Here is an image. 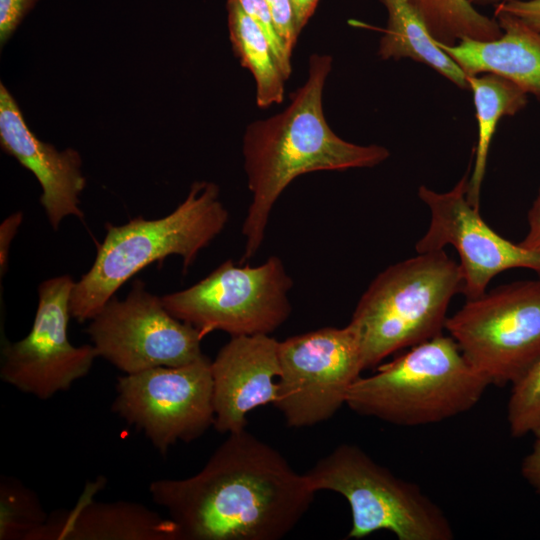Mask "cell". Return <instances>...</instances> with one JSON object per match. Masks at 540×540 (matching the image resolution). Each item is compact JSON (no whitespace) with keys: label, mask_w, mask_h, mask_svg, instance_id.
<instances>
[{"label":"cell","mask_w":540,"mask_h":540,"mask_svg":"<svg viewBox=\"0 0 540 540\" xmlns=\"http://www.w3.org/2000/svg\"><path fill=\"white\" fill-rule=\"evenodd\" d=\"M22 212H16L8 216L0 226V272L1 277L7 269L8 253L11 242L22 223Z\"/></svg>","instance_id":"cell-28"},{"label":"cell","mask_w":540,"mask_h":540,"mask_svg":"<svg viewBox=\"0 0 540 540\" xmlns=\"http://www.w3.org/2000/svg\"><path fill=\"white\" fill-rule=\"evenodd\" d=\"M242 10L248 15L252 20H254L264 31L267 36L270 45L276 55V58L279 62V65L287 77L291 75L292 65H291V56L280 37L278 36L270 10L265 0H235Z\"/></svg>","instance_id":"cell-24"},{"label":"cell","mask_w":540,"mask_h":540,"mask_svg":"<svg viewBox=\"0 0 540 540\" xmlns=\"http://www.w3.org/2000/svg\"><path fill=\"white\" fill-rule=\"evenodd\" d=\"M74 284L70 275L43 281L38 287V306L30 332L2 346L0 378L40 400L68 390L89 373L98 357L93 345L74 346L68 338Z\"/></svg>","instance_id":"cell-12"},{"label":"cell","mask_w":540,"mask_h":540,"mask_svg":"<svg viewBox=\"0 0 540 540\" xmlns=\"http://www.w3.org/2000/svg\"><path fill=\"white\" fill-rule=\"evenodd\" d=\"M295 16V24L297 33L301 31L312 17L319 0H291Z\"/></svg>","instance_id":"cell-31"},{"label":"cell","mask_w":540,"mask_h":540,"mask_svg":"<svg viewBox=\"0 0 540 540\" xmlns=\"http://www.w3.org/2000/svg\"><path fill=\"white\" fill-rule=\"evenodd\" d=\"M388 14L377 54L382 60L409 58L423 63L457 87L468 90L467 76L431 36L406 0H380Z\"/></svg>","instance_id":"cell-18"},{"label":"cell","mask_w":540,"mask_h":540,"mask_svg":"<svg viewBox=\"0 0 540 540\" xmlns=\"http://www.w3.org/2000/svg\"><path fill=\"white\" fill-rule=\"evenodd\" d=\"M445 329L491 385H512L540 359V278L466 299Z\"/></svg>","instance_id":"cell-8"},{"label":"cell","mask_w":540,"mask_h":540,"mask_svg":"<svg viewBox=\"0 0 540 540\" xmlns=\"http://www.w3.org/2000/svg\"><path fill=\"white\" fill-rule=\"evenodd\" d=\"M48 516L36 494L20 481H0V539L26 540Z\"/></svg>","instance_id":"cell-22"},{"label":"cell","mask_w":540,"mask_h":540,"mask_svg":"<svg viewBox=\"0 0 540 540\" xmlns=\"http://www.w3.org/2000/svg\"><path fill=\"white\" fill-rule=\"evenodd\" d=\"M38 0H0V44L11 38Z\"/></svg>","instance_id":"cell-26"},{"label":"cell","mask_w":540,"mask_h":540,"mask_svg":"<svg viewBox=\"0 0 540 540\" xmlns=\"http://www.w3.org/2000/svg\"><path fill=\"white\" fill-rule=\"evenodd\" d=\"M462 286L459 263L444 249L417 253L381 271L360 297L349 322L364 370L443 334L448 307Z\"/></svg>","instance_id":"cell-5"},{"label":"cell","mask_w":540,"mask_h":540,"mask_svg":"<svg viewBox=\"0 0 540 540\" xmlns=\"http://www.w3.org/2000/svg\"><path fill=\"white\" fill-rule=\"evenodd\" d=\"M474 6L499 5L514 0H468Z\"/></svg>","instance_id":"cell-32"},{"label":"cell","mask_w":540,"mask_h":540,"mask_svg":"<svg viewBox=\"0 0 540 540\" xmlns=\"http://www.w3.org/2000/svg\"><path fill=\"white\" fill-rule=\"evenodd\" d=\"M440 44L462 39L491 41L501 36L495 18L480 13L468 0H406Z\"/></svg>","instance_id":"cell-21"},{"label":"cell","mask_w":540,"mask_h":540,"mask_svg":"<svg viewBox=\"0 0 540 540\" xmlns=\"http://www.w3.org/2000/svg\"><path fill=\"white\" fill-rule=\"evenodd\" d=\"M315 491L342 495L352 514L348 538L379 531L399 540H451L444 511L415 483L394 475L360 447L341 444L304 473Z\"/></svg>","instance_id":"cell-6"},{"label":"cell","mask_w":540,"mask_h":540,"mask_svg":"<svg viewBox=\"0 0 540 540\" xmlns=\"http://www.w3.org/2000/svg\"><path fill=\"white\" fill-rule=\"evenodd\" d=\"M112 411L140 430L166 455L179 441L191 442L214 424L211 360L159 366L117 379Z\"/></svg>","instance_id":"cell-10"},{"label":"cell","mask_w":540,"mask_h":540,"mask_svg":"<svg viewBox=\"0 0 540 540\" xmlns=\"http://www.w3.org/2000/svg\"><path fill=\"white\" fill-rule=\"evenodd\" d=\"M507 420L513 437L540 439V359L512 384Z\"/></svg>","instance_id":"cell-23"},{"label":"cell","mask_w":540,"mask_h":540,"mask_svg":"<svg viewBox=\"0 0 540 540\" xmlns=\"http://www.w3.org/2000/svg\"><path fill=\"white\" fill-rule=\"evenodd\" d=\"M521 474L535 492L540 495V439H536L531 452L523 459Z\"/></svg>","instance_id":"cell-30"},{"label":"cell","mask_w":540,"mask_h":540,"mask_svg":"<svg viewBox=\"0 0 540 540\" xmlns=\"http://www.w3.org/2000/svg\"><path fill=\"white\" fill-rule=\"evenodd\" d=\"M98 357L125 374L159 366H182L204 356L200 333L172 316L161 297L135 279L128 295H115L86 329Z\"/></svg>","instance_id":"cell-11"},{"label":"cell","mask_w":540,"mask_h":540,"mask_svg":"<svg viewBox=\"0 0 540 540\" xmlns=\"http://www.w3.org/2000/svg\"><path fill=\"white\" fill-rule=\"evenodd\" d=\"M469 170L447 192L419 187L418 196L430 211V222L415 250L425 253L453 246L460 258L461 293L466 299H474L484 294L501 272L526 268L540 275V254L507 240L483 220L479 209L466 197Z\"/></svg>","instance_id":"cell-13"},{"label":"cell","mask_w":540,"mask_h":540,"mask_svg":"<svg viewBox=\"0 0 540 540\" xmlns=\"http://www.w3.org/2000/svg\"><path fill=\"white\" fill-rule=\"evenodd\" d=\"M489 380L443 334L410 347L351 386L355 413L398 426L434 424L472 409Z\"/></svg>","instance_id":"cell-4"},{"label":"cell","mask_w":540,"mask_h":540,"mask_svg":"<svg viewBox=\"0 0 540 540\" xmlns=\"http://www.w3.org/2000/svg\"><path fill=\"white\" fill-rule=\"evenodd\" d=\"M278 357L280 373L273 404L287 425L295 428L334 416L364 371L360 344L349 324L279 341Z\"/></svg>","instance_id":"cell-9"},{"label":"cell","mask_w":540,"mask_h":540,"mask_svg":"<svg viewBox=\"0 0 540 540\" xmlns=\"http://www.w3.org/2000/svg\"><path fill=\"white\" fill-rule=\"evenodd\" d=\"M227 24L234 54L247 68L256 84V103L267 108L283 101L285 81L270 42L261 27L235 0H227Z\"/></svg>","instance_id":"cell-20"},{"label":"cell","mask_w":540,"mask_h":540,"mask_svg":"<svg viewBox=\"0 0 540 540\" xmlns=\"http://www.w3.org/2000/svg\"><path fill=\"white\" fill-rule=\"evenodd\" d=\"M332 62L330 55L312 54L307 79L290 94L286 109L245 130L242 150L252 197L242 225L245 249L240 264L256 255L275 202L295 178L315 171L371 168L390 156L383 146L348 142L328 125L322 96Z\"/></svg>","instance_id":"cell-2"},{"label":"cell","mask_w":540,"mask_h":540,"mask_svg":"<svg viewBox=\"0 0 540 540\" xmlns=\"http://www.w3.org/2000/svg\"><path fill=\"white\" fill-rule=\"evenodd\" d=\"M519 18L527 26L540 33V0H514L495 6Z\"/></svg>","instance_id":"cell-27"},{"label":"cell","mask_w":540,"mask_h":540,"mask_svg":"<svg viewBox=\"0 0 540 540\" xmlns=\"http://www.w3.org/2000/svg\"><path fill=\"white\" fill-rule=\"evenodd\" d=\"M148 490L180 540H279L316 493L304 473L246 429L228 434L197 474L158 479Z\"/></svg>","instance_id":"cell-1"},{"label":"cell","mask_w":540,"mask_h":540,"mask_svg":"<svg viewBox=\"0 0 540 540\" xmlns=\"http://www.w3.org/2000/svg\"><path fill=\"white\" fill-rule=\"evenodd\" d=\"M528 231L519 244L540 254V188L527 213Z\"/></svg>","instance_id":"cell-29"},{"label":"cell","mask_w":540,"mask_h":540,"mask_svg":"<svg viewBox=\"0 0 540 540\" xmlns=\"http://www.w3.org/2000/svg\"><path fill=\"white\" fill-rule=\"evenodd\" d=\"M219 194L215 183L196 181L184 201L163 218L106 223L92 267L72 289L71 317L79 323L91 320L132 276L168 256H181L186 272L227 224L229 213Z\"/></svg>","instance_id":"cell-3"},{"label":"cell","mask_w":540,"mask_h":540,"mask_svg":"<svg viewBox=\"0 0 540 540\" xmlns=\"http://www.w3.org/2000/svg\"><path fill=\"white\" fill-rule=\"evenodd\" d=\"M92 484L77 504L48 516L26 540H180L176 524L146 506L92 499Z\"/></svg>","instance_id":"cell-16"},{"label":"cell","mask_w":540,"mask_h":540,"mask_svg":"<svg viewBox=\"0 0 540 540\" xmlns=\"http://www.w3.org/2000/svg\"><path fill=\"white\" fill-rule=\"evenodd\" d=\"M275 30L287 52L292 55L299 34L296 30L294 10L291 0H265Z\"/></svg>","instance_id":"cell-25"},{"label":"cell","mask_w":540,"mask_h":540,"mask_svg":"<svg viewBox=\"0 0 540 540\" xmlns=\"http://www.w3.org/2000/svg\"><path fill=\"white\" fill-rule=\"evenodd\" d=\"M293 280L282 260L258 266L226 260L191 287L161 296L166 310L203 338L220 330L231 337L271 334L290 316Z\"/></svg>","instance_id":"cell-7"},{"label":"cell","mask_w":540,"mask_h":540,"mask_svg":"<svg viewBox=\"0 0 540 540\" xmlns=\"http://www.w3.org/2000/svg\"><path fill=\"white\" fill-rule=\"evenodd\" d=\"M0 144L4 152L37 178L42 187L40 202L54 230L66 216L84 218L79 196L86 179L81 172L79 153L72 148L59 151L38 139L3 83L0 84Z\"/></svg>","instance_id":"cell-15"},{"label":"cell","mask_w":540,"mask_h":540,"mask_svg":"<svg viewBox=\"0 0 540 540\" xmlns=\"http://www.w3.org/2000/svg\"><path fill=\"white\" fill-rule=\"evenodd\" d=\"M502 34L491 41L465 38L454 45L437 42L466 76L493 73L502 76L540 102V33L519 18L495 10Z\"/></svg>","instance_id":"cell-17"},{"label":"cell","mask_w":540,"mask_h":540,"mask_svg":"<svg viewBox=\"0 0 540 540\" xmlns=\"http://www.w3.org/2000/svg\"><path fill=\"white\" fill-rule=\"evenodd\" d=\"M278 344L269 334L231 337L211 361L215 429H246L247 415L274 403L280 373Z\"/></svg>","instance_id":"cell-14"},{"label":"cell","mask_w":540,"mask_h":540,"mask_svg":"<svg viewBox=\"0 0 540 540\" xmlns=\"http://www.w3.org/2000/svg\"><path fill=\"white\" fill-rule=\"evenodd\" d=\"M467 81L473 94L478 139L466 197L479 209L490 144L498 122L523 110L528 103V94L510 80L493 73L469 75Z\"/></svg>","instance_id":"cell-19"}]
</instances>
